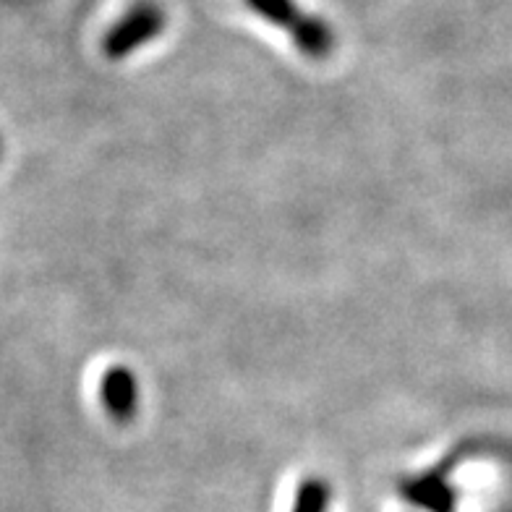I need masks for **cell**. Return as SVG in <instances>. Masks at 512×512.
Wrapping results in <instances>:
<instances>
[{
	"mask_svg": "<svg viewBox=\"0 0 512 512\" xmlns=\"http://www.w3.org/2000/svg\"><path fill=\"white\" fill-rule=\"evenodd\" d=\"M243 6L262 21L288 32L298 53L324 61L335 50V29L317 14H306L298 0H243Z\"/></svg>",
	"mask_w": 512,
	"mask_h": 512,
	"instance_id": "cell-1",
	"label": "cell"
},
{
	"mask_svg": "<svg viewBox=\"0 0 512 512\" xmlns=\"http://www.w3.org/2000/svg\"><path fill=\"white\" fill-rule=\"evenodd\" d=\"M165 27H168V14L157 0H134L108 29L102 40V53L110 61H123L149 42H155Z\"/></svg>",
	"mask_w": 512,
	"mask_h": 512,
	"instance_id": "cell-2",
	"label": "cell"
},
{
	"mask_svg": "<svg viewBox=\"0 0 512 512\" xmlns=\"http://www.w3.org/2000/svg\"><path fill=\"white\" fill-rule=\"evenodd\" d=\"M403 494L411 505L421 507L426 512H455L458 510V492L452 489L447 481V471H429L424 476H413V479L400 484Z\"/></svg>",
	"mask_w": 512,
	"mask_h": 512,
	"instance_id": "cell-3",
	"label": "cell"
},
{
	"mask_svg": "<svg viewBox=\"0 0 512 512\" xmlns=\"http://www.w3.org/2000/svg\"><path fill=\"white\" fill-rule=\"evenodd\" d=\"M100 398L105 411L115 418V421H131L139 408V382H136L134 371L126 366H113L105 371V377L100 382Z\"/></svg>",
	"mask_w": 512,
	"mask_h": 512,
	"instance_id": "cell-4",
	"label": "cell"
},
{
	"mask_svg": "<svg viewBox=\"0 0 512 512\" xmlns=\"http://www.w3.org/2000/svg\"><path fill=\"white\" fill-rule=\"evenodd\" d=\"M327 502H330V486L322 479H306L298 486L293 512H327Z\"/></svg>",
	"mask_w": 512,
	"mask_h": 512,
	"instance_id": "cell-5",
	"label": "cell"
}]
</instances>
